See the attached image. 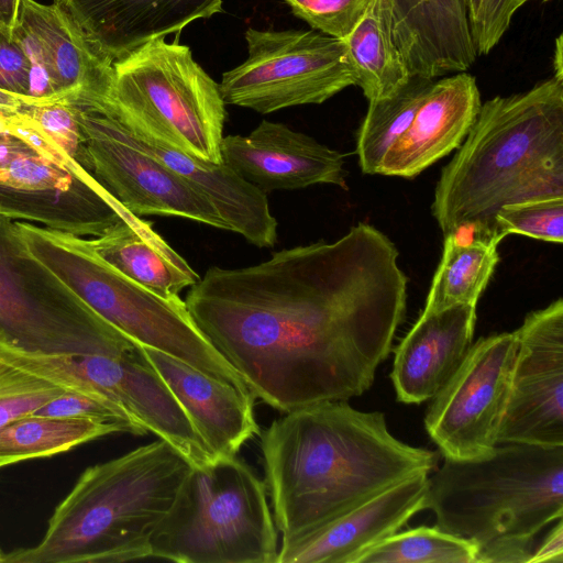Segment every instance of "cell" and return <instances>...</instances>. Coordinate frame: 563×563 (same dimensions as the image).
<instances>
[{"label":"cell","instance_id":"6da1fadb","mask_svg":"<svg viewBox=\"0 0 563 563\" xmlns=\"http://www.w3.org/2000/svg\"><path fill=\"white\" fill-rule=\"evenodd\" d=\"M383 232L284 249L256 265L210 267L185 303L255 398L288 412L368 390L407 308V277Z\"/></svg>","mask_w":563,"mask_h":563},{"label":"cell","instance_id":"7a4b0ae2","mask_svg":"<svg viewBox=\"0 0 563 563\" xmlns=\"http://www.w3.org/2000/svg\"><path fill=\"white\" fill-rule=\"evenodd\" d=\"M265 485L282 542L302 538L388 487L438 465L409 445L385 415L322 401L274 420L261 433Z\"/></svg>","mask_w":563,"mask_h":563},{"label":"cell","instance_id":"3957f363","mask_svg":"<svg viewBox=\"0 0 563 563\" xmlns=\"http://www.w3.org/2000/svg\"><path fill=\"white\" fill-rule=\"evenodd\" d=\"M563 197V79L497 96L481 106L463 145L443 167L431 206L443 236H504L508 205Z\"/></svg>","mask_w":563,"mask_h":563},{"label":"cell","instance_id":"277c9868","mask_svg":"<svg viewBox=\"0 0 563 563\" xmlns=\"http://www.w3.org/2000/svg\"><path fill=\"white\" fill-rule=\"evenodd\" d=\"M192 464L159 439L87 467L42 540L2 563H122L151 556V537Z\"/></svg>","mask_w":563,"mask_h":563},{"label":"cell","instance_id":"5b68a950","mask_svg":"<svg viewBox=\"0 0 563 563\" xmlns=\"http://www.w3.org/2000/svg\"><path fill=\"white\" fill-rule=\"evenodd\" d=\"M428 483L435 526L473 542L478 563H528L536 536L563 517V446L504 443L477 459L444 457Z\"/></svg>","mask_w":563,"mask_h":563},{"label":"cell","instance_id":"8992f818","mask_svg":"<svg viewBox=\"0 0 563 563\" xmlns=\"http://www.w3.org/2000/svg\"><path fill=\"white\" fill-rule=\"evenodd\" d=\"M14 223L27 252L133 343L250 391L195 323L179 296L163 298L128 278L103 261L86 238L25 221Z\"/></svg>","mask_w":563,"mask_h":563},{"label":"cell","instance_id":"52a82bcc","mask_svg":"<svg viewBox=\"0 0 563 563\" xmlns=\"http://www.w3.org/2000/svg\"><path fill=\"white\" fill-rule=\"evenodd\" d=\"M267 488L235 455L190 468L152 533L151 556L177 563H276Z\"/></svg>","mask_w":563,"mask_h":563},{"label":"cell","instance_id":"ba28073f","mask_svg":"<svg viewBox=\"0 0 563 563\" xmlns=\"http://www.w3.org/2000/svg\"><path fill=\"white\" fill-rule=\"evenodd\" d=\"M156 37L113 63L110 111L131 131L222 163L225 102L188 46Z\"/></svg>","mask_w":563,"mask_h":563},{"label":"cell","instance_id":"9c48e42d","mask_svg":"<svg viewBox=\"0 0 563 563\" xmlns=\"http://www.w3.org/2000/svg\"><path fill=\"white\" fill-rule=\"evenodd\" d=\"M0 333L12 344L55 355H120L135 347L46 266L0 216Z\"/></svg>","mask_w":563,"mask_h":563},{"label":"cell","instance_id":"30bf717a","mask_svg":"<svg viewBox=\"0 0 563 563\" xmlns=\"http://www.w3.org/2000/svg\"><path fill=\"white\" fill-rule=\"evenodd\" d=\"M249 56L219 84L225 104L262 114L319 104L356 85L343 40L316 30L245 32Z\"/></svg>","mask_w":563,"mask_h":563},{"label":"cell","instance_id":"8fae6325","mask_svg":"<svg viewBox=\"0 0 563 563\" xmlns=\"http://www.w3.org/2000/svg\"><path fill=\"white\" fill-rule=\"evenodd\" d=\"M77 119L82 145L76 159L129 212L194 220L228 230L212 205L183 176L137 146L109 104L82 93L63 97Z\"/></svg>","mask_w":563,"mask_h":563},{"label":"cell","instance_id":"7c38bea8","mask_svg":"<svg viewBox=\"0 0 563 563\" xmlns=\"http://www.w3.org/2000/svg\"><path fill=\"white\" fill-rule=\"evenodd\" d=\"M0 216L97 238L129 212L90 174H76L0 129Z\"/></svg>","mask_w":563,"mask_h":563},{"label":"cell","instance_id":"4fadbf2b","mask_svg":"<svg viewBox=\"0 0 563 563\" xmlns=\"http://www.w3.org/2000/svg\"><path fill=\"white\" fill-rule=\"evenodd\" d=\"M517 346L516 332L478 339L431 398L424 427L444 457L477 459L497 445Z\"/></svg>","mask_w":563,"mask_h":563},{"label":"cell","instance_id":"5bb4252c","mask_svg":"<svg viewBox=\"0 0 563 563\" xmlns=\"http://www.w3.org/2000/svg\"><path fill=\"white\" fill-rule=\"evenodd\" d=\"M517 354L497 444L563 446V300L532 311Z\"/></svg>","mask_w":563,"mask_h":563},{"label":"cell","instance_id":"9a60e30c","mask_svg":"<svg viewBox=\"0 0 563 563\" xmlns=\"http://www.w3.org/2000/svg\"><path fill=\"white\" fill-rule=\"evenodd\" d=\"M64 369L126 410L147 432L176 448L194 466L218 459L136 344L120 355H55Z\"/></svg>","mask_w":563,"mask_h":563},{"label":"cell","instance_id":"2e32d148","mask_svg":"<svg viewBox=\"0 0 563 563\" xmlns=\"http://www.w3.org/2000/svg\"><path fill=\"white\" fill-rule=\"evenodd\" d=\"M222 162L267 192L318 184L346 188L344 156L286 124L263 120L247 135L221 141Z\"/></svg>","mask_w":563,"mask_h":563},{"label":"cell","instance_id":"e0dca14e","mask_svg":"<svg viewBox=\"0 0 563 563\" xmlns=\"http://www.w3.org/2000/svg\"><path fill=\"white\" fill-rule=\"evenodd\" d=\"M411 76L466 71L477 58L465 0H376Z\"/></svg>","mask_w":563,"mask_h":563},{"label":"cell","instance_id":"ac0fdd59","mask_svg":"<svg viewBox=\"0 0 563 563\" xmlns=\"http://www.w3.org/2000/svg\"><path fill=\"white\" fill-rule=\"evenodd\" d=\"M428 474L420 473L373 496L313 532L280 543L276 563H352L427 509Z\"/></svg>","mask_w":563,"mask_h":563},{"label":"cell","instance_id":"d6986e66","mask_svg":"<svg viewBox=\"0 0 563 563\" xmlns=\"http://www.w3.org/2000/svg\"><path fill=\"white\" fill-rule=\"evenodd\" d=\"M88 44L112 63L156 37L223 12L222 0H54Z\"/></svg>","mask_w":563,"mask_h":563},{"label":"cell","instance_id":"ffe728a7","mask_svg":"<svg viewBox=\"0 0 563 563\" xmlns=\"http://www.w3.org/2000/svg\"><path fill=\"white\" fill-rule=\"evenodd\" d=\"M217 457L235 455L260 429L254 397L158 350L136 344Z\"/></svg>","mask_w":563,"mask_h":563},{"label":"cell","instance_id":"44dd1931","mask_svg":"<svg viewBox=\"0 0 563 563\" xmlns=\"http://www.w3.org/2000/svg\"><path fill=\"white\" fill-rule=\"evenodd\" d=\"M474 76L434 80L411 124L387 152L379 175L413 178L462 145L481 109Z\"/></svg>","mask_w":563,"mask_h":563},{"label":"cell","instance_id":"7402d4cb","mask_svg":"<svg viewBox=\"0 0 563 563\" xmlns=\"http://www.w3.org/2000/svg\"><path fill=\"white\" fill-rule=\"evenodd\" d=\"M476 306L423 311L398 344L390 378L397 400L431 399L451 378L472 346Z\"/></svg>","mask_w":563,"mask_h":563},{"label":"cell","instance_id":"603a6c76","mask_svg":"<svg viewBox=\"0 0 563 563\" xmlns=\"http://www.w3.org/2000/svg\"><path fill=\"white\" fill-rule=\"evenodd\" d=\"M16 24L38 48L57 99L84 93L92 99L111 101L112 60L98 54L56 4L21 0Z\"/></svg>","mask_w":563,"mask_h":563},{"label":"cell","instance_id":"cb8c5ba5","mask_svg":"<svg viewBox=\"0 0 563 563\" xmlns=\"http://www.w3.org/2000/svg\"><path fill=\"white\" fill-rule=\"evenodd\" d=\"M125 129L137 146L183 176L201 194L227 223L228 231L242 235L258 247L275 245L277 220L271 212L265 192L223 162L212 163L194 157Z\"/></svg>","mask_w":563,"mask_h":563},{"label":"cell","instance_id":"d4e9b609","mask_svg":"<svg viewBox=\"0 0 563 563\" xmlns=\"http://www.w3.org/2000/svg\"><path fill=\"white\" fill-rule=\"evenodd\" d=\"M109 265L147 290L166 299L194 286L199 275L140 217L118 222L102 235L87 239Z\"/></svg>","mask_w":563,"mask_h":563},{"label":"cell","instance_id":"484cf974","mask_svg":"<svg viewBox=\"0 0 563 563\" xmlns=\"http://www.w3.org/2000/svg\"><path fill=\"white\" fill-rule=\"evenodd\" d=\"M501 238L460 240L444 238L443 254L428 292L423 311L454 305L476 306L499 260Z\"/></svg>","mask_w":563,"mask_h":563},{"label":"cell","instance_id":"4316f807","mask_svg":"<svg viewBox=\"0 0 563 563\" xmlns=\"http://www.w3.org/2000/svg\"><path fill=\"white\" fill-rule=\"evenodd\" d=\"M360 86L368 102L395 95L412 77L394 44L376 0L343 40Z\"/></svg>","mask_w":563,"mask_h":563},{"label":"cell","instance_id":"83f0119b","mask_svg":"<svg viewBox=\"0 0 563 563\" xmlns=\"http://www.w3.org/2000/svg\"><path fill=\"white\" fill-rule=\"evenodd\" d=\"M125 432L115 423L29 415L0 427V456L18 463L63 453L103 435Z\"/></svg>","mask_w":563,"mask_h":563},{"label":"cell","instance_id":"f1b7e54d","mask_svg":"<svg viewBox=\"0 0 563 563\" xmlns=\"http://www.w3.org/2000/svg\"><path fill=\"white\" fill-rule=\"evenodd\" d=\"M433 81L412 76L395 95L368 102L356 134V154L364 174H378L387 152L411 124Z\"/></svg>","mask_w":563,"mask_h":563},{"label":"cell","instance_id":"f546056e","mask_svg":"<svg viewBox=\"0 0 563 563\" xmlns=\"http://www.w3.org/2000/svg\"><path fill=\"white\" fill-rule=\"evenodd\" d=\"M352 563H478V549L437 526H421L380 540Z\"/></svg>","mask_w":563,"mask_h":563},{"label":"cell","instance_id":"4dcf8cb0","mask_svg":"<svg viewBox=\"0 0 563 563\" xmlns=\"http://www.w3.org/2000/svg\"><path fill=\"white\" fill-rule=\"evenodd\" d=\"M497 233L521 234L537 240L563 242V197H550L503 207L495 218Z\"/></svg>","mask_w":563,"mask_h":563},{"label":"cell","instance_id":"1f68e13d","mask_svg":"<svg viewBox=\"0 0 563 563\" xmlns=\"http://www.w3.org/2000/svg\"><path fill=\"white\" fill-rule=\"evenodd\" d=\"M313 30L344 40L364 18L373 0H284Z\"/></svg>","mask_w":563,"mask_h":563},{"label":"cell","instance_id":"d6a6232c","mask_svg":"<svg viewBox=\"0 0 563 563\" xmlns=\"http://www.w3.org/2000/svg\"><path fill=\"white\" fill-rule=\"evenodd\" d=\"M20 112L63 152L77 159L82 135L73 109L64 99L27 102Z\"/></svg>","mask_w":563,"mask_h":563},{"label":"cell","instance_id":"836d02e7","mask_svg":"<svg viewBox=\"0 0 563 563\" xmlns=\"http://www.w3.org/2000/svg\"><path fill=\"white\" fill-rule=\"evenodd\" d=\"M0 90L32 99L31 62L12 30L2 26H0Z\"/></svg>","mask_w":563,"mask_h":563},{"label":"cell","instance_id":"e575fe53","mask_svg":"<svg viewBox=\"0 0 563 563\" xmlns=\"http://www.w3.org/2000/svg\"><path fill=\"white\" fill-rule=\"evenodd\" d=\"M525 0H483L481 22L474 35L477 55L489 53L508 30Z\"/></svg>","mask_w":563,"mask_h":563},{"label":"cell","instance_id":"d590c367","mask_svg":"<svg viewBox=\"0 0 563 563\" xmlns=\"http://www.w3.org/2000/svg\"><path fill=\"white\" fill-rule=\"evenodd\" d=\"M556 521L542 543L533 550L528 563H563V521L562 518Z\"/></svg>","mask_w":563,"mask_h":563},{"label":"cell","instance_id":"8d00e7d4","mask_svg":"<svg viewBox=\"0 0 563 563\" xmlns=\"http://www.w3.org/2000/svg\"><path fill=\"white\" fill-rule=\"evenodd\" d=\"M21 0H0V26L13 30L20 10Z\"/></svg>","mask_w":563,"mask_h":563},{"label":"cell","instance_id":"74e56055","mask_svg":"<svg viewBox=\"0 0 563 563\" xmlns=\"http://www.w3.org/2000/svg\"><path fill=\"white\" fill-rule=\"evenodd\" d=\"M27 102L36 101L0 90V107L20 112V109Z\"/></svg>","mask_w":563,"mask_h":563},{"label":"cell","instance_id":"f35d334b","mask_svg":"<svg viewBox=\"0 0 563 563\" xmlns=\"http://www.w3.org/2000/svg\"><path fill=\"white\" fill-rule=\"evenodd\" d=\"M465 2L468 11L472 34L474 37L481 22L483 0H465Z\"/></svg>","mask_w":563,"mask_h":563},{"label":"cell","instance_id":"ab89813d","mask_svg":"<svg viewBox=\"0 0 563 563\" xmlns=\"http://www.w3.org/2000/svg\"><path fill=\"white\" fill-rule=\"evenodd\" d=\"M563 42H562V34H560L555 40V47H554V58H553V66H554V75L555 77L563 79Z\"/></svg>","mask_w":563,"mask_h":563},{"label":"cell","instance_id":"60d3db41","mask_svg":"<svg viewBox=\"0 0 563 563\" xmlns=\"http://www.w3.org/2000/svg\"><path fill=\"white\" fill-rule=\"evenodd\" d=\"M20 117L19 111L0 107V129H8Z\"/></svg>","mask_w":563,"mask_h":563},{"label":"cell","instance_id":"b9f144b4","mask_svg":"<svg viewBox=\"0 0 563 563\" xmlns=\"http://www.w3.org/2000/svg\"><path fill=\"white\" fill-rule=\"evenodd\" d=\"M18 463L14 459L0 456V468Z\"/></svg>","mask_w":563,"mask_h":563},{"label":"cell","instance_id":"7bdbcfd3","mask_svg":"<svg viewBox=\"0 0 563 563\" xmlns=\"http://www.w3.org/2000/svg\"><path fill=\"white\" fill-rule=\"evenodd\" d=\"M3 558H4V552L0 548V563L3 562Z\"/></svg>","mask_w":563,"mask_h":563},{"label":"cell","instance_id":"ee69618b","mask_svg":"<svg viewBox=\"0 0 563 563\" xmlns=\"http://www.w3.org/2000/svg\"><path fill=\"white\" fill-rule=\"evenodd\" d=\"M528 1H530V0H525V2H528ZM542 1L547 2V1H551V0H542Z\"/></svg>","mask_w":563,"mask_h":563}]
</instances>
